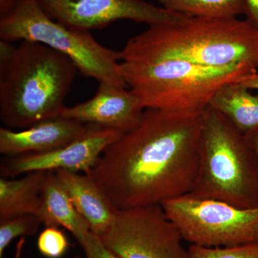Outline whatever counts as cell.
I'll use <instances>...</instances> for the list:
<instances>
[{
	"label": "cell",
	"instance_id": "cell-19",
	"mask_svg": "<svg viewBox=\"0 0 258 258\" xmlns=\"http://www.w3.org/2000/svg\"><path fill=\"white\" fill-rule=\"evenodd\" d=\"M189 258H258V243L233 247H204L190 244Z\"/></svg>",
	"mask_w": 258,
	"mask_h": 258
},
{
	"label": "cell",
	"instance_id": "cell-12",
	"mask_svg": "<svg viewBox=\"0 0 258 258\" xmlns=\"http://www.w3.org/2000/svg\"><path fill=\"white\" fill-rule=\"evenodd\" d=\"M90 124L60 116L15 132L0 128V153L10 157L40 154L67 145L83 135Z\"/></svg>",
	"mask_w": 258,
	"mask_h": 258
},
{
	"label": "cell",
	"instance_id": "cell-22",
	"mask_svg": "<svg viewBox=\"0 0 258 258\" xmlns=\"http://www.w3.org/2000/svg\"><path fill=\"white\" fill-rule=\"evenodd\" d=\"M246 20L258 29V0H245Z\"/></svg>",
	"mask_w": 258,
	"mask_h": 258
},
{
	"label": "cell",
	"instance_id": "cell-16",
	"mask_svg": "<svg viewBox=\"0 0 258 258\" xmlns=\"http://www.w3.org/2000/svg\"><path fill=\"white\" fill-rule=\"evenodd\" d=\"M210 106L243 135L258 130V94H252L240 83L222 86L212 97Z\"/></svg>",
	"mask_w": 258,
	"mask_h": 258
},
{
	"label": "cell",
	"instance_id": "cell-26",
	"mask_svg": "<svg viewBox=\"0 0 258 258\" xmlns=\"http://www.w3.org/2000/svg\"><path fill=\"white\" fill-rule=\"evenodd\" d=\"M25 244V238L21 237L20 241H19L18 245H17L16 254H15V258H21L22 252H23V246ZM0 258H4L0 257Z\"/></svg>",
	"mask_w": 258,
	"mask_h": 258
},
{
	"label": "cell",
	"instance_id": "cell-10",
	"mask_svg": "<svg viewBox=\"0 0 258 258\" xmlns=\"http://www.w3.org/2000/svg\"><path fill=\"white\" fill-rule=\"evenodd\" d=\"M123 134L115 129L90 124L86 133L64 147L50 152L7 158L0 165L1 177L13 178L33 171L62 170L88 174L106 148Z\"/></svg>",
	"mask_w": 258,
	"mask_h": 258
},
{
	"label": "cell",
	"instance_id": "cell-9",
	"mask_svg": "<svg viewBox=\"0 0 258 258\" xmlns=\"http://www.w3.org/2000/svg\"><path fill=\"white\" fill-rule=\"evenodd\" d=\"M51 18L69 28L88 31L113 22L128 20L157 24L176 21L189 16L143 0H37Z\"/></svg>",
	"mask_w": 258,
	"mask_h": 258
},
{
	"label": "cell",
	"instance_id": "cell-18",
	"mask_svg": "<svg viewBox=\"0 0 258 258\" xmlns=\"http://www.w3.org/2000/svg\"><path fill=\"white\" fill-rule=\"evenodd\" d=\"M41 220L32 214L19 215L0 221V257L5 249L17 237L35 235L38 232Z\"/></svg>",
	"mask_w": 258,
	"mask_h": 258
},
{
	"label": "cell",
	"instance_id": "cell-25",
	"mask_svg": "<svg viewBox=\"0 0 258 258\" xmlns=\"http://www.w3.org/2000/svg\"><path fill=\"white\" fill-rule=\"evenodd\" d=\"M18 0H0V15L8 13L16 4Z\"/></svg>",
	"mask_w": 258,
	"mask_h": 258
},
{
	"label": "cell",
	"instance_id": "cell-2",
	"mask_svg": "<svg viewBox=\"0 0 258 258\" xmlns=\"http://www.w3.org/2000/svg\"><path fill=\"white\" fill-rule=\"evenodd\" d=\"M120 62L182 60L221 67L246 63L258 69V29L237 18L186 16L149 26L118 51Z\"/></svg>",
	"mask_w": 258,
	"mask_h": 258
},
{
	"label": "cell",
	"instance_id": "cell-4",
	"mask_svg": "<svg viewBox=\"0 0 258 258\" xmlns=\"http://www.w3.org/2000/svg\"><path fill=\"white\" fill-rule=\"evenodd\" d=\"M120 66L127 87L144 109L190 114L203 113L222 86L257 73L246 63L211 67L176 60L120 62Z\"/></svg>",
	"mask_w": 258,
	"mask_h": 258
},
{
	"label": "cell",
	"instance_id": "cell-7",
	"mask_svg": "<svg viewBox=\"0 0 258 258\" xmlns=\"http://www.w3.org/2000/svg\"><path fill=\"white\" fill-rule=\"evenodd\" d=\"M161 206L191 244L218 247L258 243V208H237L188 194Z\"/></svg>",
	"mask_w": 258,
	"mask_h": 258
},
{
	"label": "cell",
	"instance_id": "cell-21",
	"mask_svg": "<svg viewBox=\"0 0 258 258\" xmlns=\"http://www.w3.org/2000/svg\"><path fill=\"white\" fill-rule=\"evenodd\" d=\"M81 246L86 258H120L107 248L98 236L91 232Z\"/></svg>",
	"mask_w": 258,
	"mask_h": 258
},
{
	"label": "cell",
	"instance_id": "cell-20",
	"mask_svg": "<svg viewBox=\"0 0 258 258\" xmlns=\"http://www.w3.org/2000/svg\"><path fill=\"white\" fill-rule=\"evenodd\" d=\"M70 244L66 234L59 227H45L38 236L37 247L46 258H61L67 253Z\"/></svg>",
	"mask_w": 258,
	"mask_h": 258
},
{
	"label": "cell",
	"instance_id": "cell-17",
	"mask_svg": "<svg viewBox=\"0 0 258 258\" xmlns=\"http://www.w3.org/2000/svg\"><path fill=\"white\" fill-rule=\"evenodd\" d=\"M162 8L193 17L237 18L244 15L245 0H158Z\"/></svg>",
	"mask_w": 258,
	"mask_h": 258
},
{
	"label": "cell",
	"instance_id": "cell-27",
	"mask_svg": "<svg viewBox=\"0 0 258 258\" xmlns=\"http://www.w3.org/2000/svg\"><path fill=\"white\" fill-rule=\"evenodd\" d=\"M72 258H81L80 257V256H74V257H73Z\"/></svg>",
	"mask_w": 258,
	"mask_h": 258
},
{
	"label": "cell",
	"instance_id": "cell-8",
	"mask_svg": "<svg viewBox=\"0 0 258 258\" xmlns=\"http://www.w3.org/2000/svg\"><path fill=\"white\" fill-rule=\"evenodd\" d=\"M99 237L120 258H189L182 236L161 205L118 210Z\"/></svg>",
	"mask_w": 258,
	"mask_h": 258
},
{
	"label": "cell",
	"instance_id": "cell-3",
	"mask_svg": "<svg viewBox=\"0 0 258 258\" xmlns=\"http://www.w3.org/2000/svg\"><path fill=\"white\" fill-rule=\"evenodd\" d=\"M78 70L67 56L40 42L0 40V118L10 129L58 118Z\"/></svg>",
	"mask_w": 258,
	"mask_h": 258
},
{
	"label": "cell",
	"instance_id": "cell-11",
	"mask_svg": "<svg viewBox=\"0 0 258 258\" xmlns=\"http://www.w3.org/2000/svg\"><path fill=\"white\" fill-rule=\"evenodd\" d=\"M144 110L138 97L130 89L100 82L93 98L66 107L61 116L125 133L138 125Z\"/></svg>",
	"mask_w": 258,
	"mask_h": 258
},
{
	"label": "cell",
	"instance_id": "cell-6",
	"mask_svg": "<svg viewBox=\"0 0 258 258\" xmlns=\"http://www.w3.org/2000/svg\"><path fill=\"white\" fill-rule=\"evenodd\" d=\"M0 38L40 42L69 57L84 76L127 88L118 51L103 46L88 31L55 21L37 0H18L13 9L0 16Z\"/></svg>",
	"mask_w": 258,
	"mask_h": 258
},
{
	"label": "cell",
	"instance_id": "cell-15",
	"mask_svg": "<svg viewBox=\"0 0 258 258\" xmlns=\"http://www.w3.org/2000/svg\"><path fill=\"white\" fill-rule=\"evenodd\" d=\"M47 171H33L20 179H0V221L19 215L39 216Z\"/></svg>",
	"mask_w": 258,
	"mask_h": 258
},
{
	"label": "cell",
	"instance_id": "cell-24",
	"mask_svg": "<svg viewBox=\"0 0 258 258\" xmlns=\"http://www.w3.org/2000/svg\"><path fill=\"white\" fill-rule=\"evenodd\" d=\"M244 137L248 142L249 145L253 149L258 157V130L254 131L252 133L246 134Z\"/></svg>",
	"mask_w": 258,
	"mask_h": 258
},
{
	"label": "cell",
	"instance_id": "cell-23",
	"mask_svg": "<svg viewBox=\"0 0 258 258\" xmlns=\"http://www.w3.org/2000/svg\"><path fill=\"white\" fill-rule=\"evenodd\" d=\"M241 86L249 90H258V73L248 76L241 81Z\"/></svg>",
	"mask_w": 258,
	"mask_h": 258
},
{
	"label": "cell",
	"instance_id": "cell-5",
	"mask_svg": "<svg viewBox=\"0 0 258 258\" xmlns=\"http://www.w3.org/2000/svg\"><path fill=\"white\" fill-rule=\"evenodd\" d=\"M188 195L258 208V157L244 135L212 106L203 112L198 176Z\"/></svg>",
	"mask_w": 258,
	"mask_h": 258
},
{
	"label": "cell",
	"instance_id": "cell-13",
	"mask_svg": "<svg viewBox=\"0 0 258 258\" xmlns=\"http://www.w3.org/2000/svg\"><path fill=\"white\" fill-rule=\"evenodd\" d=\"M54 172L91 232L98 237L106 233L114 222L118 209L96 181L87 174L62 170Z\"/></svg>",
	"mask_w": 258,
	"mask_h": 258
},
{
	"label": "cell",
	"instance_id": "cell-14",
	"mask_svg": "<svg viewBox=\"0 0 258 258\" xmlns=\"http://www.w3.org/2000/svg\"><path fill=\"white\" fill-rule=\"evenodd\" d=\"M38 217L45 227H62L69 230L80 245L91 232L54 171L47 173L44 183Z\"/></svg>",
	"mask_w": 258,
	"mask_h": 258
},
{
	"label": "cell",
	"instance_id": "cell-1",
	"mask_svg": "<svg viewBox=\"0 0 258 258\" xmlns=\"http://www.w3.org/2000/svg\"><path fill=\"white\" fill-rule=\"evenodd\" d=\"M203 114L144 110L87 174L118 210L186 195L200 167Z\"/></svg>",
	"mask_w": 258,
	"mask_h": 258
}]
</instances>
